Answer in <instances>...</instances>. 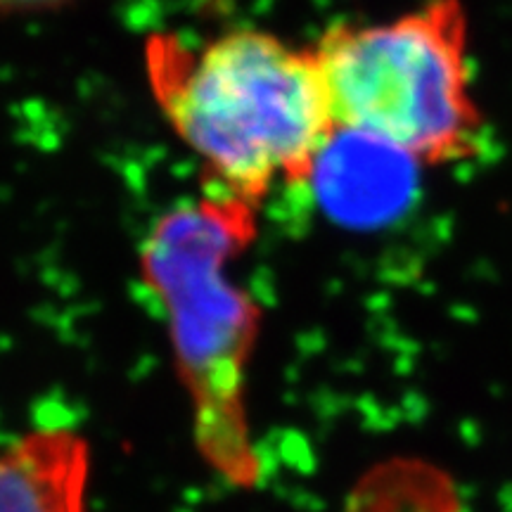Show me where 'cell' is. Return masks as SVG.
Masks as SVG:
<instances>
[{
	"mask_svg": "<svg viewBox=\"0 0 512 512\" xmlns=\"http://www.w3.org/2000/svg\"><path fill=\"white\" fill-rule=\"evenodd\" d=\"M145 74L209 192L254 209L278 183H306L335 131L313 50L271 31L233 27L200 41L155 34Z\"/></svg>",
	"mask_w": 512,
	"mask_h": 512,
	"instance_id": "cell-1",
	"label": "cell"
},
{
	"mask_svg": "<svg viewBox=\"0 0 512 512\" xmlns=\"http://www.w3.org/2000/svg\"><path fill=\"white\" fill-rule=\"evenodd\" d=\"M254 235V207L207 192L164 211L140 245V273L164 311L190 399L197 453L235 489H254L264 475L247 413L261 309L235 275Z\"/></svg>",
	"mask_w": 512,
	"mask_h": 512,
	"instance_id": "cell-2",
	"label": "cell"
},
{
	"mask_svg": "<svg viewBox=\"0 0 512 512\" xmlns=\"http://www.w3.org/2000/svg\"><path fill=\"white\" fill-rule=\"evenodd\" d=\"M311 50L335 128L382 140L420 164L477 150L482 114L460 0H430L384 22L335 24Z\"/></svg>",
	"mask_w": 512,
	"mask_h": 512,
	"instance_id": "cell-3",
	"label": "cell"
},
{
	"mask_svg": "<svg viewBox=\"0 0 512 512\" xmlns=\"http://www.w3.org/2000/svg\"><path fill=\"white\" fill-rule=\"evenodd\" d=\"M418 164L382 140L335 128L306 183L316 188L323 209L337 221L368 226L406 207Z\"/></svg>",
	"mask_w": 512,
	"mask_h": 512,
	"instance_id": "cell-4",
	"label": "cell"
},
{
	"mask_svg": "<svg viewBox=\"0 0 512 512\" xmlns=\"http://www.w3.org/2000/svg\"><path fill=\"white\" fill-rule=\"evenodd\" d=\"M91 446L72 427H41L0 446V512H86Z\"/></svg>",
	"mask_w": 512,
	"mask_h": 512,
	"instance_id": "cell-5",
	"label": "cell"
},
{
	"mask_svg": "<svg viewBox=\"0 0 512 512\" xmlns=\"http://www.w3.org/2000/svg\"><path fill=\"white\" fill-rule=\"evenodd\" d=\"M344 512H463L458 484L422 458H389L363 472Z\"/></svg>",
	"mask_w": 512,
	"mask_h": 512,
	"instance_id": "cell-6",
	"label": "cell"
},
{
	"mask_svg": "<svg viewBox=\"0 0 512 512\" xmlns=\"http://www.w3.org/2000/svg\"><path fill=\"white\" fill-rule=\"evenodd\" d=\"M79 0H0V15L3 17H34L53 15L67 8H74Z\"/></svg>",
	"mask_w": 512,
	"mask_h": 512,
	"instance_id": "cell-7",
	"label": "cell"
}]
</instances>
